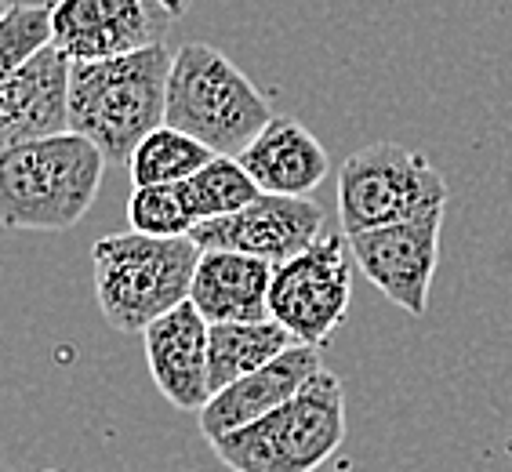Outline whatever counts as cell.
I'll return each instance as SVG.
<instances>
[{
	"label": "cell",
	"mask_w": 512,
	"mask_h": 472,
	"mask_svg": "<svg viewBox=\"0 0 512 472\" xmlns=\"http://www.w3.org/2000/svg\"><path fill=\"white\" fill-rule=\"evenodd\" d=\"M175 51L168 44L102 62H69V131L106 164H128L149 131L164 128Z\"/></svg>",
	"instance_id": "obj_1"
},
{
	"label": "cell",
	"mask_w": 512,
	"mask_h": 472,
	"mask_svg": "<svg viewBox=\"0 0 512 472\" xmlns=\"http://www.w3.org/2000/svg\"><path fill=\"white\" fill-rule=\"evenodd\" d=\"M106 175V157L88 138L62 135L0 149V226L62 233L88 215Z\"/></svg>",
	"instance_id": "obj_2"
},
{
	"label": "cell",
	"mask_w": 512,
	"mask_h": 472,
	"mask_svg": "<svg viewBox=\"0 0 512 472\" xmlns=\"http://www.w3.org/2000/svg\"><path fill=\"white\" fill-rule=\"evenodd\" d=\"M200 247L193 236L113 233L91 247L99 313L117 335H142L189 302Z\"/></svg>",
	"instance_id": "obj_3"
},
{
	"label": "cell",
	"mask_w": 512,
	"mask_h": 472,
	"mask_svg": "<svg viewBox=\"0 0 512 472\" xmlns=\"http://www.w3.org/2000/svg\"><path fill=\"white\" fill-rule=\"evenodd\" d=\"M273 120L266 95L237 62L211 44L189 40L175 51L164 124L186 131L215 157H240Z\"/></svg>",
	"instance_id": "obj_4"
},
{
	"label": "cell",
	"mask_w": 512,
	"mask_h": 472,
	"mask_svg": "<svg viewBox=\"0 0 512 472\" xmlns=\"http://www.w3.org/2000/svg\"><path fill=\"white\" fill-rule=\"evenodd\" d=\"M345 443V385L316 371L284 407L215 440L218 462L233 472H316Z\"/></svg>",
	"instance_id": "obj_5"
},
{
	"label": "cell",
	"mask_w": 512,
	"mask_h": 472,
	"mask_svg": "<svg viewBox=\"0 0 512 472\" xmlns=\"http://www.w3.org/2000/svg\"><path fill=\"white\" fill-rule=\"evenodd\" d=\"M444 207V175L425 153L400 142L356 149L338 171V218L345 236L400 226Z\"/></svg>",
	"instance_id": "obj_6"
},
{
	"label": "cell",
	"mask_w": 512,
	"mask_h": 472,
	"mask_svg": "<svg viewBox=\"0 0 512 472\" xmlns=\"http://www.w3.org/2000/svg\"><path fill=\"white\" fill-rule=\"evenodd\" d=\"M353 302V266L349 240L324 233L309 251L273 269L269 284V316L287 327L295 342L324 349Z\"/></svg>",
	"instance_id": "obj_7"
},
{
	"label": "cell",
	"mask_w": 512,
	"mask_h": 472,
	"mask_svg": "<svg viewBox=\"0 0 512 472\" xmlns=\"http://www.w3.org/2000/svg\"><path fill=\"white\" fill-rule=\"evenodd\" d=\"M51 44L69 62H102L164 44L171 11L160 0H51Z\"/></svg>",
	"instance_id": "obj_8"
},
{
	"label": "cell",
	"mask_w": 512,
	"mask_h": 472,
	"mask_svg": "<svg viewBox=\"0 0 512 472\" xmlns=\"http://www.w3.org/2000/svg\"><path fill=\"white\" fill-rule=\"evenodd\" d=\"M440 233H444V211L411 218L400 226L371 229V233L345 236L349 255L360 273L382 291L404 313L425 316L429 309V287L440 266Z\"/></svg>",
	"instance_id": "obj_9"
},
{
	"label": "cell",
	"mask_w": 512,
	"mask_h": 472,
	"mask_svg": "<svg viewBox=\"0 0 512 472\" xmlns=\"http://www.w3.org/2000/svg\"><path fill=\"white\" fill-rule=\"evenodd\" d=\"M189 236L200 251H237L276 269L324 236V207L309 197L258 193L244 211L197 226Z\"/></svg>",
	"instance_id": "obj_10"
},
{
	"label": "cell",
	"mask_w": 512,
	"mask_h": 472,
	"mask_svg": "<svg viewBox=\"0 0 512 472\" xmlns=\"http://www.w3.org/2000/svg\"><path fill=\"white\" fill-rule=\"evenodd\" d=\"M69 131V59L40 48L0 84V149Z\"/></svg>",
	"instance_id": "obj_11"
},
{
	"label": "cell",
	"mask_w": 512,
	"mask_h": 472,
	"mask_svg": "<svg viewBox=\"0 0 512 472\" xmlns=\"http://www.w3.org/2000/svg\"><path fill=\"white\" fill-rule=\"evenodd\" d=\"M316 371H324L320 349L302 342L291 345L287 353L269 360L266 367L244 374L240 382L226 385L222 393L211 396L204 411L197 414L200 433L207 436V443H215L222 436L244 429V425L258 422V418H266L269 411L284 407Z\"/></svg>",
	"instance_id": "obj_12"
},
{
	"label": "cell",
	"mask_w": 512,
	"mask_h": 472,
	"mask_svg": "<svg viewBox=\"0 0 512 472\" xmlns=\"http://www.w3.org/2000/svg\"><path fill=\"white\" fill-rule=\"evenodd\" d=\"M207 327L211 324L193 309V302H186L142 331L149 374H153L160 396L178 411L200 414L207 407V400H211Z\"/></svg>",
	"instance_id": "obj_13"
},
{
	"label": "cell",
	"mask_w": 512,
	"mask_h": 472,
	"mask_svg": "<svg viewBox=\"0 0 512 472\" xmlns=\"http://www.w3.org/2000/svg\"><path fill=\"white\" fill-rule=\"evenodd\" d=\"M237 160L251 182L273 197H309L331 171L320 138L295 117H273Z\"/></svg>",
	"instance_id": "obj_14"
},
{
	"label": "cell",
	"mask_w": 512,
	"mask_h": 472,
	"mask_svg": "<svg viewBox=\"0 0 512 472\" xmlns=\"http://www.w3.org/2000/svg\"><path fill=\"white\" fill-rule=\"evenodd\" d=\"M273 266L237 251H200L189 302L207 324H258L269 316Z\"/></svg>",
	"instance_id": "obj_15"
},
{
	"label": "cell",
	"mask_w": 512,
	"mask_h": 472,
	"mask_svg": "<svg viewBox=\"0 0 512 472\" xmlns=\"http://www.w3.org/2000/svg\"><path fill=\"white\" fill-rule=\"evenodd\" d=\"M295 335L280 327L276 320H258V324H211L207 327V382L211 396L222 393L226 385L240 382L244 374L266 367L280 353H287Z\"/></svg>",
	"instance_id": "obj_16"
},
{
	"label": "cell",
	"mask_w": 512,
	"mask_h": 472,
	"mask_svg": "<svg viewBox=\"0 0 512 472\" xmlns=\"http://www.w3.org/2000/svg\"><path fill=\"white\" fill-rule=\"evenodd\" d=\"M207 160H215L211 149L200 146L197 138H189L186 131H175L164 124V128L149 131L138 142L128 160V171L135 186H178V182L197 175Z\"/></svg>",
	"instance_id": "obj_17"
},
{
	"label": "cell",
	"mask_w": 512,
	"mask_h": 472,
	"mask_svg": "<svg viewBox=\"0 0 512 472\" xmlns=\"http://www.w3.org/2000/svg\"><path fill=\"white\" fill-rule=\"evenodd\" d=\"M178 186H182V197H186L193 226H207V222H215V218L237 215V211H244V207L251 204V200H258V193H262V189L251 182V175L240 168L237 157L207 160L197 175L186 178V182H178Z\"/></svg>",
	"instance_id": "obj_18"
},
{
	"label": "cell",
	"mask_w": 512,
	"mask_h": 472,
	"mask_svg": "<svg viewBox=\"0 0 512 472\" xmlns=\"http://www.w3.org/2000/svg\"><path fill=\"white\" fill-rule=\"evenodd\" d=\"M128 222L131 233L142 236H189L197 229L182 186H135L128 197Z\"/></svg>",
	"instance_id": "obj_19"
},
{
	"label": "cell",
	"mask_w": 512,
	"mask_h": 472,
	"mask_svg": "<svg viewBox=\"0 0 512 472\" xmlns=\"http://www.w3.org/2000/svg\"><path fill=\"white\" fill-rule=\"evenodd\" d=\"M48 44H51L48 8L15 4V8L0 19V84H4L19 66H26L40 48H48Z\"/></svg>",
	"instance_id": "obj_20"
},
{
	"label": "cell",
	"mask_w": 512,
	"mask_h": 472,
	"mask_svg": "<svg viewBox=\"0 0 512 472\" xmlns=\"http://www.w3.org/2000/svg\"><path fill=\"white\" fill-rule=\"evenodd\" d=\"M160 4H164V8L171 11V19H182V15L189 11V4H193V0H160Z\"/></svg>",
	"instance_id": "obj_21"
},
{
	"label": "cell",
	"mask_w": 512,
	"mask_h": 472,
	"mask_svg": "<svg viewBox=\"0 0 512 472\" xmlns=\"http://www.w3.org/2000/svg\"><path fill=\"white\" fill-rule=\"evenodd\" d=\"M11 4H30V8H48L51 0H11Z\"/></svg>",
	"instance_id": "obj_22"
},
{
	"label": "cell",
	"mask_w": 512,
	"mask_h": 472,
	"mask_svg": "<svg viewBox=\"0 0 512 472\" xmlns=\"http://www.w3.org/2000/svg\"><path fill=\"white\" fill-rule=\"evenodd\" d=\"M11 8H15V4H11V0H0V19H4V15H8Z\"/></svg>",
	"instance_id": "obj_23"
},
{
	"label": "cell",
	"mask_w": 512,
	"mask_h": 472,
	"mask_svg": "<svg viewBox=\"0 0 512 472\" xmlns=\"http://www.w3.org/2000/svg\"><path fill=\"white\" fill-rule=\"evenodd\" d=\"M0 472H15V469H11V465H4V462H0Z\"/></svg>",
	"instance_id": "obj_24"
}]
</instances>
